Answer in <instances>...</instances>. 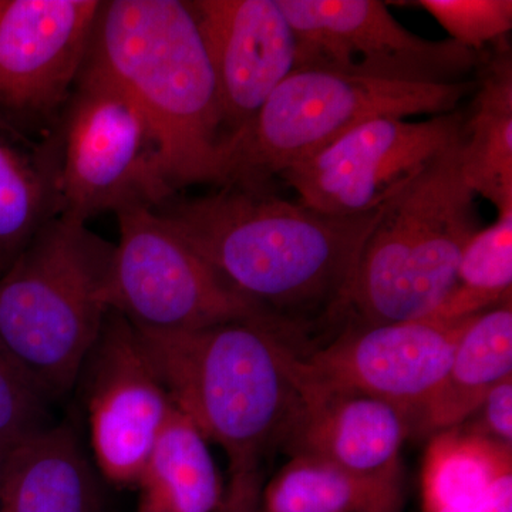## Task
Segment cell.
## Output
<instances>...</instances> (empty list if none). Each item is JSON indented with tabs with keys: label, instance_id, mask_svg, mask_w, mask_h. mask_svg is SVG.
<instances>
[{
	"label": "cell",
	"instance_id": "cell-15",
	"mask_svg": "<svg viewBox=\"0 0 512 512\" xmlns=\"http://www.w3.org/2000/svg\"><path fill=\"white\" fill-rule=\"evenodd\" d=\"M295 379L298 409L284 446L291 456L404 483L402 450L410 439L406 413L369 394L312 382L298 372L296 360Z\"/></svg>",
	"mask_w": 512,
	"mask_h": 512
},
{
	"label": "cell",
	"instance_id": "cell-14",
	"mask_svg": "<svg viewBox=\"0 0 512 512\" xmlns=\"http://www.w3.org/2000/svg\"><path fill=\"white\" fill-rule=\"evenodd\" d=\"M187 3L214 72L227 143L293 72L295 35L276 0Z\"/></svg>",
	"mask_w": 512,
	"mask_h": 512
},
{
	"label": "cell",
	"instance_id": "cell-9",
	"mask_svg": "<svg viewBox=\"0 0 512 512\" xmlns=\"http://www.w3.org/2000/svg\"><path fill=\"white\" fill-rule=\"evenodd\" d=\"M111 311L141 332H188L266 315L228 288L156 208L117 212Z\"/></svg>",
	"mask_w": 512,
	"mask_h": 512
},
{
	"label": "cell",
	"instance_id": "cell-17",
	"mask_svg": "<svg viewBox=\"0 0 512 512\" xmlns=\"http://www.w3.org/2000/svg\"><path fill=\"white\" fill-rule=\"evenodd\" d=\"M458 165L470 190L500 212L512 210V55L498 40L476 76L470 109L464 110Z\"/></svg>",
	"mask_w": 512,
	"mask_h": 512
},
{
	"label": "cell",
	"instance_id": "cell-28",
	"mask_svg": "<svg viewBox=\"0 0 512 512\" xmlns=\"http://www.w3.org/2000/svg\"><path fill=\"white\" fill-rule=\"evenodd\" d=\"M12 450L0 446V488H2L3 476H5L6 461H8L9 453Z\"/></svg>",
	"mask_w": 512,
	"mask_h": 512
},
{
	"label": "cell",
	"instance_id": "cell-12",
	"mask_svg": "<svg viewBox=\"0 0 512 512\" xmlns=\"http://www.w3.org/2000/svg\"><path fill=\"white\" fill-rule=\"evenodd\" d=\"M470 318L345 325L332 338L302 352L296 369L323 386L393 404L412 423L446 376Z\"/></svg>",
	"mask_w": 512,
	"mask_h": 512
},
{
	"label": "cell",
	"instance_id": "cell-4",
	"mask_svg": "<svg viewBox=\"0 0 512 512\" xmlns=\"http://www.w3.org/2000/svg\"><path fill=\"white\" fill-rule=\"evenodd\" d=\"M114 247L57 217L0 276V353L49 402L79 382L111 311Z\"/></svg>",
	"mask_w": 512,
	"mask_h": 512
},
{
	"label": "cell",
	"instance_id": "cell-16",
	"mask_svg": "<svg viewBox=\"0 0 512 512\" xmlns=\"http://www.w3.org/2000/svg\"><path fill=\"white\" fill-rule=\"evenodd\" d=\"M512 376V303L471 316L458 339L446 376L414 414L410 437L419 439L456 429L487 394Z\"/></svg>",
	"mask_w": 512,
	"mask_h": 512
},
{
	"label": "cell",
	"instance_id": "cell-19",
	"mask_svg": "<svg viewBox=\"0 0 512 512\" xmlns=\"http://www.w3.org/2000/svg\"><path fill=\"white\" fill-rule=\"evenodd\" d=\"M55 131L42 144L0 121V276L59 217Z\"/></svg>",
	"mask_w": 512,
	"mask_h": 512
},
{
	"label": "cell",
	"instance_id": "cell-26",
	"mask_svg": "<svg viewBox=\"0 0 512 512\" xmlns=\"http://www.w3.org/2000/svg\"><path fill=\"white\" fill-rule=\"evenodd\" d=\"M460 429L512 446V376L497 384Z\"/></svg>",
	"mask_w": 512,
	"mask_h": 512
},
{
	"label": "cell",
	"instance_id": "cell-10",
	"mask_svg": "<svg viewBox=\"0 0 512 512\" xmlns=\"http://www.w3.org/2000/svg\"><path fill=\"white\" fill-rule=\"evenodd\" d=\"M463 121L461 109L424 121L370 120L278 177L312 210L365 214L457 144Z\"/></svg>",
	"mask_w": 512,
	"mask_h": 512
},
{
	"label": "cell",
	"instance_id": "cell-23",
	"mask_svg": "<svg viewBox=\"0 0 512 512\" xmlns=\"http://www.w3.org/2000/svg\"><path fill=\"white\" fill-rule=\"evenodd\" d=\"M512 210L500 212L464 248L457 285L430 318L457 320L511 302Z\"/></svg>",
	"mask_w": 512,
	"mask_h": 512
},
{
	"label": "cell",
	"instance_id": "cell-5",
	"mask_svg": "<svg viewBox=\"0 0 512 512\" xmlns=\"http://www.w3.org/2000/svg\"><path fill=\"white\" fill-rule=\"evenodd\" d=\"M458 146L384 202L336 312L339 329L430 318L456 288L461 255L481 229Z\"/></svg>",
	"mask_w": 512,
	"mask_h": 512
},
{
	"label": "cell",
	"instance_id": "cell-21",
	"mask_svg": "<svg viewBox=\"0 0 512 512\" xmlns=\"http://www.w3.org/2000/svg\"><path fill=\"white\" fill-rule=\"evenodd\" d=\"M208 444L175 409L138 477V512L220 511L224 487Z\"/></svg>",
	"mask_w": 512,
	"mask_h": 512
},
{
	"label": "cell",
	"instance_id": "cell-7",
	"mask_svg": "<svg viewBox=\"0 0 512 512\" xmlns=\"http://www.w3.org/2000/svg\"><path fill=\"white\" fill-rule=\"evenodd\" d=\"M59 217L86 224L103 212L173 200L153 128L117 84L83 66L57 120Z\"/></svg>",
	"mask_w": 512,
	"mask_h": 512
},
{
	"label": "cell",
	"instance_id": "cell-11",
	"mask_svg": "<svg viewBox=\"0 0 512 512\" xmlns=\"http://www.w3.org/2000/svg\"><path fill=\"white\" fill-rule=\"evenodd\" d=\"M99 0H0V121L57 124L82 73Z\"/></svg>",
	"mask_w": 512,
	"mask_h": 512
},
{
	"label": "cell",
	"instance_id": "cell-18",
	"mask_svg": "<svg viewBox=\"0 0 512 512\" xmlns=\"http://www.w3.org/2000/svg\"><path fill=\"white\" fill-rule=\"evenodd\" d=\"M424 512H512V446L456 427L429 439Z\"/></svg>",
	"mask_w": 512,
	"mask_h": 512
},
{
	"label": "cell",
	"instance_id": "cell-2",
	"mask_svg": "<svg viewBox=\"0 0 512 512\" xmlns=\"http://www.w3.org/2000/svg\"><path fill=\"white\" fill-rule=\"evenodd\" d=\"M137 335L175 409L227 456V500L258 498L262 467L284 448L298 409V330L258 315L188 332Z\"/></svg>",
	"mask_w": 512,
	"mask_h": 512
},
{
	"label": "cell",
	"instance_id": "cell-13",
	"mask_svg": "<svg viewBox=\"0 0 512 512\" xmlns=\"http://www.w3.org/2000/svg\"><path fill=\"white\" fill-rule=\"evenodd\" d=\"M83 372L97 466L114 484H136L175 407L120 313L107 315Z\"/></svg>",
	"mask_w": 512,
	"mask_h": 512
},
{
	"label": "cell",
	"instance_id": "cell-20",
	"mask_svg": "<svg viewBox=\"0 0 512 512\" xmlns=\"http://www.w3.org/2000/svg\"><path fill=\"white\" fill-rule=\"evenodd\" d=\"M92 476L73 430L50 426L9 453L0 512H89Z\"/></svg>",
	"mask_w": 512,
	"mask_h": 512
},
{
	"label": "cell",
	"instance_id": "cell-1",
	"mask_svg": "<svg viewBox=\"0 0 512 512\" xmlns=\"http://www.w3.org/2000/svg\"><path fill=\"white\" fill-rule=\"evenodd\" d=\"M383 208L339 217L274 188L225 185L156 210L228 288L306 339L313 329H332Z\"/></svg>",
	"mask_w": 512,
	"mask_h": 512
},
{
	"label": "cell",
	"instance_id": "cell-6",
	"mask_svg": "<svg viewBox=\"0 0 512 512\" xmlns=\"http://www.w3.org/2000/svg\"><path fill=\"white\" fill-rule=\"evenodd\" d=\"M474 90L476 79L450 86H419L326 72H292L255 119L225 143V185L272 188L279 174L316 156L360 124L384 117L451 113Z\"/></svg>",
	"mask_w": 512,
	"mask_h": 512
},
{
	"label": "cell",
	"instance_id": "cell-25",
	"mask_svg": "<svg viewBox=\"0 0 512 512\" xmlns=\"http://www.w3.org/2000/svg\"><path fill=\"white\" fill-rule=\"evenodd\" d=\"M49 400L0 353V446L13 450L49 429Z\"/></svg>",
	"mask_w": 512,
	"mask_h": 512
},
{
	"label": "cell",
	"instance_id": "cell-27",
	"mask_svg": "<svg viewBox=\"0 0 512 512\" xmlns=\"http://www.w3.org/2000/svg\"><path fill=\"white\" fill-rule=\"evenodd\" d=\"M256 500H227L218 512H258Z\"/></svg>",
	"mask_w": 512,
	"mask_h": 512
},
{
	"label": "cell",
	"instance_id": "cell-24",
	"mask_svg": "<svg viewBox=\"0 0 512 512\" xmlns=\"http://www.w3.org/2000/svg\"><path fill=\"white\" fill-rule=\"evenodd\" d=\"M413 5L427 10L448 39L473 52H484L512 29L511 0H419Z\"/></svg>",
	"mask_w": 512,
	"mask_h": 512
},
{
	"label": "cell",
	"instance_id": "cell-8",
	"mask_svg": "<svg viewBox=\"0 0 512 512\" xmlns=\"http://www.w3.org/2000/svg\"><path fill=\"white\" fill-rule=\"evenodd\" d=\"M295 35L293 72L450 86L476 79L484 52L404 29L379 0H276Z\"/></svg>",
	"mask_w": 512,
	"mask_h": 512
},
{
	"label": "cell",
	"instance_id": "cell-22",
	"mask_svg": "<svg viewBox=\"0 0 512 512\" xmlns=\"http://www.w3.org/2000/svg\"><path fill=\"white\" fill-rule=\"evenodd\" d=\"M404 483L356 476L326 461L291 456L269 481L262 512H403Z\"/></svg>",
	"mask_w": 512,
	"mask_h": 512
},
{
	"label": "cell",
	"instance_id": "cell-3",
	"mask_svg": "<svg viewBox=\"0 0 512 512\" xmlns=\"http://www.w3.org/2000/svg\"><path fill=\"white\" fill-rule=\"evenodd\" d=\"M84 66L117 84L144 114L175 191L195 184L224 187L220 97L187 2H101Z\"/></svg>",
	"mask_w": 512,
	"mask_h": 512
}]
</instances>
